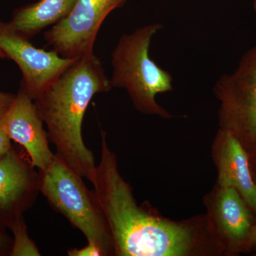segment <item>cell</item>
<instances>
[{
	"label": "cell",
	"mask_w": 256,
	"mask_h": 256,
	"mask_svg": "<svg viewBox=\"0 0 256 256\" xmlns=\"http://www.w3.org/2000/svg\"><path fill=\"white\" fill-rule=\"evenodd\" d=\"M101 152L88 181L104 212L114 256H218L206 214L172 220L138 205L132 186L120 173L117 156L101 130Z\"/></svg>",
	"instance_id": "obj_1"
},
{
	"label": "cell",
	"mask_w": 256,
	"mask_h": 256,
	"mask_svg": "<svg viewBox=\"0 0 256 256\" xmlns=\"http://www.w3.org/2000/svg\"><path fill=\"white\" fill-rule=\"evenodd\" d=\"M112 88L100 60L92 53L77 58L34 100L56 156L87 180L96 165L82 139V121L94 96Z\"/></svg>",
	"instance_id": "obj_2"
},
{
	"label": "cell",
	"mask_w": 256,
	"mask_h": 256,
	"mask_svg": "<svg viewBox=\"0 0 256 256\" xmlns=\"http://www.w3.org/2000/svg\"><path fill=\"white\" fill-rule=\"evenodd\" d=\"M163 28L162 24L152 23L122 35L111 54L110 80L112 88L127 92L141 114L171 119L174 116L156 102V97L172 92V76L150 56L152 40Z\"/></svg>",
	"instance_id": "obj_3"
},
{
	"label": "cell",
	"mask_w": 256,
	"mask_h": 256,
	"mask_svg": "<svg viewBox=\"0 0 256 256\" xmlns=\"http://www.w3.org/2000/svg\"><path fill=\"white\" fill-rule=\"evenodd\" d=\"M40 174V192L50 206L78 229L104 256H114V240L94 190L60 158Z\"/></svg>",
	"instance_id": "obj_4"
},
{
	"label": "cell",
	"mask_w": 256,
	"mask_h": 256,
	"mask_svg": "<svg viewBox=\"0 0 256 256\" xmlns=\"http://www.w3.org/2000/svg\"><path fill=\"white\" fill-rule=\"evenodd\" d=\"M220 129L233 134L250 152L256 144V44L242 56L236 69L216 82Z\"/></svg>",
	"instance_id": "obj_5"
},
{
	"label": "cell",
	"mask_w": 256,
	"mask_h": 256,
	"mask_svg": "<svg viewBox=\"0 0 256 256\" xmlns=\"http://www.w3.org/2000/svg\"><path fill=\"white\" fill-rule=\"evenodd\" d=\"M207 226L218 256L250 254L255 212L235 188L215 183L203 197Z\"/></svg>",
	"instance_id": "obj_6"
},
{
	"label": "cell",
	"mask_w": 256,
	"mask_h": 256,
	"mask_svg": "<svg viewBox=\"0 0 256 256\" xmlns=\"http://www.w3.org/2000/svg\"><path fill=\"white\" fill-rule=\"evenodd\" d=\"M127 0H77L70 14L44 33V40L58 55L76 58L94 53L104 20Z\"/></svg>",
	"instance_id": "obj_7"
},
{
	"label": "cell",
	"mask_w": 256,
	"mask_h": 256,
	"mask_svg": "<svg viewBox=\"0 0 256 256\" xmlns=\"http://www.w3.org/2000/svg\"><path fill=\"white\" fill-rule=\"evenodd\" d=\"M0 48L18 64L22 75L20 88L34 100L78 58H63L54 50L37 48L10 22L2 21Z\"/></svg>",
	"instance_id": "obj_8"
},
{
	"label": "cell",
	"mask_w": 256,
	"mask_h": 256,
	"mask_svg": "<svg viewBox=\"0 0 256 256\" xmlns=\"http://www.w3.org/2000/svg\"><path fill=\"white\" fill-rule=\"evenodd\" d=\"M40 192V172L12 148L0 158V226L10 227L23 216Z\"/></svg>",
	"instance_id": "obj_9"
},
{
	"label": "cell",
	"mask_w": 256,
	"mask_h": 256,
	"mask_svg": "<svg viewBox=\"0 0 256 256\" xmlns=\"http://www.w3.org/2000/svg\"><path fill=\"white\" fill-rule=\"evenodd\" d=\"M34 100L20 88L5 116V129L11 140L20 144L40 172L48 169L55 158L50 148L48 132Z\"/></svg>",
	"instance_id": "obj_10"
},
{
	"label": "cell",
	"mask_w": 256,
	"mask_h": 256,
	"mask_svg": "<svg viewBox=\"0 0 256 256\" xmlns=\"http://www.w3.org/2000/svg\"><path fill=\"white\" fill-rule=\"evenodd\" d=\"M210 153L217 171L216 183L235 188L256 213V184L248 152L233 134L218 128Z\"/></svg>",
	"instance_id": "obj_11"
},
{
	"label": "cell",
	"mask_w": 256,
	"mask_h": 256,
	"mask_svg": "<svg viewBox=\"0 0 256 256\" xmlns=\"http://www.w3.org/2000/svg\"><path fill=\"white\" fill-rule=\"evenodd\" d=\"M77 0H40L18 8L13 13L12 28L28 38L66 18Z\"/></svg>",
	"instance_id": "obj_12"
},
{
	"label": "cell",
	"mask_w": 256,
	"mask_h": 256,
	"mask_svg": "<svg viewBox=\"0 0 256 256\" xmlns=\"http://www.w3.org/2000/svg\"><path fill=\"white\" fill-rule=\"evenodd\" d=\"M9 228L13 234L10 256H40V250L28 236V226L23 216L15 220Z\"/></svg>",
	"instance_id": "obj_13"
},
{
	"label": "cell",
	"mask_w": 256,
	"mask_h": 256,
	"mask_svg": "<svg viewBox=\"0 0 256 256\" xmlns=\"http://www.w3.org/2000/svg\"><path fill=\"white\" fill-rule=\"evenodd\" d=\"M14 95L0 92V158L11 150V140L5 129V116L9 109Z\"/></svg>",
	"instance_id": "obj_14"
},
{
	"label": "cell",
	"mask_w": 256,
	"mask_h": 256,
	"mask_svg": "<svg viewBox=\"0 0 256 256\" xmlns=\"http://www.w3.org/2000/svg\"><path fill=\"white\" fill-rule=\"evenodd\" d=\"M67 254L69 256H104L100 249L97 246L89 242L82 248H74L69 249Z\"/></svg>",
	"instance_id": "obj_15"
},
{
	"label": "cell",
	"mask_w": 256,
	"mask_h": 256,
	"mask_svg": "<svg viewBox=\"0 0 256 256\" xmlns=\"http://www.w3.org/2000/svg\"><path fill=\"white\" fill-rule=\"evenodd\" d=\"M12 244V240L8 238L2 232H0V256L10 254Z\"/></svg>",
	"instance_id": "obj_16"
},
{
	"label": "cell",
	"mask_w": 256,
	"mask_h": 256,
	"mask_svg": "<svg viewBox=\"0 0 256 256\" xmlns=\"http://www.w3.org/2000/svg\"><path fill=\"white\" fill-rule=\"evenodd\" d=\"M248 154L250 172H252V178L256 184V144Z\"/></svg>",
	"instance_id": "obj_17"
},
{
	"label": "cell",
	"mask_w": 256,
	"mask_h": 256,
	"mask_svg": "<svg viewBox=\"0 0 256 256\" xmlns=\"http://www.w3.org/2000/svg\"><path fill=\"white\" fill-rule=\"evenodd\" d=\"M256 222L254 224V230H252V239H250V248H249V252L250 254H254L252 255L256 256Z\"/></svg>",
	"instance_id": "obj_18"
},
{
	"label": "cell",
	"mask_w": 256,
	"mask_h": 256,
	"mask_svg": "<svg viewBox=\"0 0 256 256\" xmlns=\"http://www.w3.org/2000/svg\"><path fill=\"white\" fill-rule=\"evenodd\" d=\"M0 58H8L6 54L3 52V50H2V48H0Z\"/></svg>",
	"instance_id": "obj_19"
},
{
	"label": "cell",
	"mask_w": 256,
	"mask_h": 256,
	"mask_svg": "<svg viewBox=\"0 0 256 256\" xmlns=\"http://www.w3.org/2000/svg\"><path fill=\"white\" fill-rule=\"evenodd\" d=\"M252 5H254V10L256 13V0H254V2H252Z\"/></svg>",
	"instance_id": "obj_20"
},
{
	"label": "cell",
	"mask_w": 256,
	"mask_h": 256,
	"mask_svg": "<svg viewBox=\"0 0 256 256\" xmlns=\"http://www.w3.org/2000/svg\"></svg>",
	"instance_id": "obj_21"
}]
</instances>
